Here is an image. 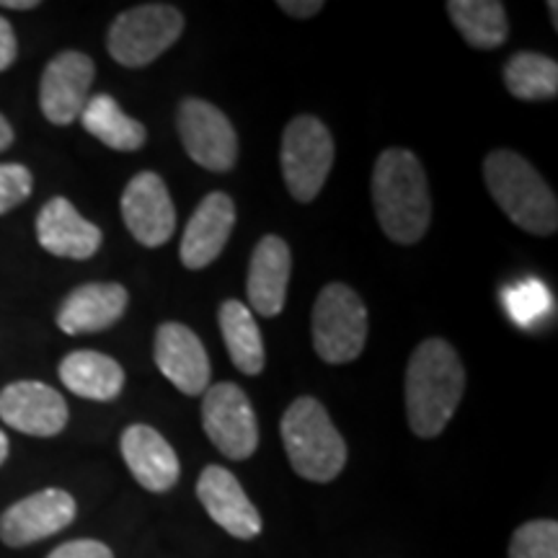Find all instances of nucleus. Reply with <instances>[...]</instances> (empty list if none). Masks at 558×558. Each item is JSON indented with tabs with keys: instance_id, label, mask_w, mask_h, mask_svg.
<instances>
[{
	"instance_id": "30",
	"label": "nucleus",
	"mask_w": 558,
	"mask_h": 558,
	"mask_svg": "<svg viewBox=\"0 0 558 558\" xmlns=\"http://www.w3.org/2000/svg\"><path fill=\"white\" fill-rule=\"evenodd\" d=\"M19 54V41H16V34H13V26L0 16V73H3L5 68L13 65V60H16Z\"/></svg>"
},
{
	"instance_id": "31",
	"label": "nucleus",
	"mask_w": 558,
	"mask_h": 558,
	"mask_svg": "<svg viewBox=\"0 0 558 558\" xmlns=\"http://www.w3.org/2000/svg\"><path fill=\"white\" fill-rule=\"evenodd\" d=\"M279 9H282L292 19H311V16H316V13L324 11V0H282V3H279Z\"/></svg>"
},
{
	"instance_id": "33",
	"label": "nucleus",
	"mask_w": 558,
	"mask_h": 558,
	"mask_svg": "<svg viewBox=\"0 0 558 558\" xmlns=\"http://www.w3.org/2000/svg\"><path fill=\"white\" fill-rule=\"evenodd\" d=\"M37 0H0V9H9V11H32L37 9Z\"/></svg>"
},
{
	"instance_id": "22",
	"label": "nucleus",
	"mask_w": 558,
	"mask_h": 558,
	"mask_svg": "<svg viewBox=\"0 0 558 558\" xmlns=\"http://www.w3.org/2000/svg\"><path fill=\"white\" fill-rule=\"evenodd\" d=\"M81 122L88 135L101 140L111 150L135 153L148 140V130L137 120H132L130 114H124L120 104L111 99L109 94L90 96L81 114Z\"/></svg>"
},
{
	"instance_id": "25",
	"label": "nucleus",
	"mask_w": 558,
	"mask_h": 558,
	"mask_svg": "<svg viewBox=\"0 0 558 558\" xmlns=\"http://www.w3.org/2000/svg\"><path fill=\"white\" fill-rule=\"evenodd\" d=\"M505 86L522 101L556 99L558 62L541 52H518L505 65Z\"/></svg>"
},
{
	"instance_id": "11",
	"label": "nucleus",
	"mask_w": 558,
	"mask_h": 558,
	"mask_svg": "<svg viewBox=\"0 0 558 558\" xmlns=\"http://www.w3.org/2000/svg\"><path fill=\"white\" fill-rule=\"evenodd\" d=\"M122 220L132 239L148 248L169 243L177 228V209H173L169 186L153 171H140L130 179L122 194Z\"/></svg>"
},
{
	"instance_id": "23",
	"label": "nucleus",
	"mask_w": 558,
	"mask_h": 558,
	"mask_svg": "<svg viewBox=\"0 0 558 558\" xmlns=\"http://www.w3.org/2000/svg\"><path fill=\"white\" fill-rule=\"evenodd\" d=\"M222 339L233 365L243 375H259L264 369V339L254 313L241 300H226L218 313Z\"/></svg>"
},
{
	"instance_id": "35",
	"label": "nucleus",
	"mask_w": 558,
	"mask_h": 558,
	"mask_svg": "<svg viewBox=\"0 0 558 558\" xmlns=\"http://www.w3.org/2000/svg\"><path fill=\"white\" fill-rule=\"evenodd\" d=\"M548 11H550V21H554V26H558V5L554 3V0H550V3H548Z\"/></svg>"
},
{
	"instance_id": "5",
	"label": "nucleus",
	"mask_w": 558,
	"mask_h": 558,
	"mask_svg": "<svg viewBox=\"0 0 558 558\" xmlns=\"http://www.w3.org/2000/svg\"><path fill=\"white\" fill-rule=\"evenodd\" d=\"M367 341V308L344 282H331L313 305V349L329 365H347L362 354Z\"/></svg>"
},
{
	"instance_id": "12",
	"label": "nucleus",
	"mask_w": 558,
	"mask_h": 558,
	"mask_svg": "<svg viewBox=\"0 0 558 558\" xmlns=\"http://www.w3.org/2000/svg\"><path fill=\"white\" fill-rule=\"evenodd\" d=\"M96 78V65L88 54L68 50L50 60L39 83V107L47 122L70 124L83 114L88 104L90 83Z\"/></svg>"
},
{
	"instance_id": "26",
	"label": "nucleus",
	"mask_w": 558,
	"mask_h": 558,
	"mask_svg": "<svg viewBox=\"0 0 558 558\" xmlns=\"http://www.w3.org/2000/svg\"><path fill=\"white\" fill-rule=\"evenodd\" d=\"M505 311L514 324L530 329L554 313V298L541 279H522L505 290Z\"/></svg>"
},
{
	"instance_id": "3",
	"label": "nucleus",
	"mask_w": 558,
	"mask_h": 558,
	"mask_svg": "<svg viewBox=\"0 0 558 558\" xmlns=\"http://www.w3.org/2000/svg\"><path fill=\"white\" fill-rule=\"evenodd\" d=\"M484 181L494 202L514 226L533 235L556 233V194L533 163L514 150H492L484 160Z\"/></svg>"
},
{
	"instance_id": "18",
	"label": "nucleus",
	"mask_w": 558,
	"mask_h": 558,
	"mask_svg": "<svg viewBox=\"0 0 558 558\" xmlns=\"http://www.w3.org/2000/svg\"><path fill=\"white\" fill-rule=\"evenodd\" d=\"M37 241L45 251L60 259H90L101 248V230L88 222L73 202L54 197L39 209L37 218Z\"/></svg>"
},
{
	"instance_id": "4",
	"label": "nucleus",
	"mask_w": 558,
	"mask_h": 558,
	"mask_svg": "<svg viewBox=\"0 0 558 558\" xmlns=\"http://www.w3.org/2000/svg\"><path fill=\"white\" fill-rule=\"evenodd\" d=\"M279 432H282L292 471L300 478L329 484L344 471L347 442L320 401L311 396L292 401L284 411Z\"/></svg>"
},
{
	"instance_id": "7",
	"label": "nucleus",
	"mask_w": 558,
	"mask_h": 558,
	"mask_svg": "<svg viewBox=\"0 0 558 558\" xmlns=\"http://www.w3.org/2000/svg\"><path fill=\"white\" fill-rule=\"evenodd\" d=\"M333 137L324 122L311 114H300L284 128L282 135V177L288 192L298 202H313L324 190L333 166Z\"/></svg>"
},
{
	"instance_id": "28",
	"label": "nucleus",
	"mask_w": 558,
	"mask_h": 558,
	"mask_svg": "<svg viewBox=\"0 0 558 558\" xmlns=\"http://www.w3.org/2000/svg\"><path fill=\"white\" fill-rule=\"evenodd\" d=\"M34 177L21 163H0V215L24 205L32 197Z\"/></svg>"
},
{
	"instance_id": "8",
	"label": "nucleus",
	"mask_w": 558,
	"mask_h": 558,
	"mask_svg": "<svg viewBox=\"0 0 558 558\" xmlns=\"http://www.w3.org/2000/svg\"><path fill=\"white\" fill-rule=\"evenodd\" d=\"M202 424L209 442L230 460H246L259 448L254 407L235 383H215L205 390Z\"/></svg>"
},
{
	"instance_id": "1",
	"label": "nucleus",
	"mask_w": 558,
	"mask_h": 558,
	"mask_svg": "<svg viewBox=\"0 0 558 558\" xmlns=\"http://www.w3.org/2000/svg\"><path fill=\"white\" fill-rule=\"evenodd\" d=\"M465 393V367L445 339H424L407 367V416L416 437H437Z\"/></svg>"
},
{
	"instance_id": "15",
	"label": "nucleus",
	"mask_w": 558,
	"mask_h": 558,
	"mask_svg": "<svg viewBox=\"0 0 558 558\" xmlns=\"http://www.w3.org/2000/svg\"><path fill=\"white\" fill-rule=\"evenodd\" d=\"M153 357L160 373L177 386L181 393L199 396L209 388V357L205 352L197 333L190 326L177 324H160L156 331V347H153Z\"/></svg>"
},
{
	"instance_id": "2",
	"label": "nucleus",
	"mask_w": 558,
	"mask_h": 558,
	"mask_svg": "<svg viewBox=\"0 0 558 558\" xmlns=\"http://www.w3.org/2000/svg\"><path fill=\"white\" fill-rule=\"evenodd\" d=\"M373 205L378 226L390 241L416 243L427 233L432 199L427 173L411 150H383L373 169Z\"/></svg>"
},
{
	"instance_id": "24",
	"label": "nucleus",
	"mask_w": 558,
	"mask_h": 558,
	"mask_svg": "<svg viewBox=\"0 0 558 558\" xmlns=\"http://www.w3.org/2000/svg\"><path fill=\"white\" fill-rule=\"evenodd\" d=\"M448 13L460 37L476 50H494L509 37L507 9L499 0H450Z\"/></svg>"
},
{
	"instance_id": "16",
	"label": "nucleus",
	"mask_w": 558,
	"mask_h": 558,
	"mask_svg": "<svg viewBox=\"0 0 558 558\" xmlns=\"http://www.w3.org/2000/svg\"><path fill=\"white\" fill-rule=\"evenodd\" d=\"M120 448L132 478L145 492L163 494L177 486L181 476L179 456L160 432L148 427V424H130L122 432Z\"/></svg>"
},
{
	"instance_id": "14",
	"label": "nucleus",
	"mask_w": 558,
	"mask_h": 558,
	"mask_svg": "<svg viewBox=\"0 0 558 558\" xmlns=\"http://www.w3.org/2000/svg\"><path fill=\"white\" fill-rule=\"evenodd\" d=\"M197 497L218 527L239 541H251L262 533L259 509L243 492L241 481L222 465H207L197 481Z\"/></svg>"
},
{
	"instance_id": "10",
	"label": "nucleus",
	"mask_w": 558,
	"mask_h": 558,
	"mask_svg": "<svg viewBox=\"0 0 558 558\" xmlns=\"http://www.w3.org/2000/svg\"><path fill=\"white\" fill-rule=\"evenodd\" d=\"M78 514L75 499L62 488H41L0 514V541L9 548H24L65 530Z\"/></svg>"
},
{
	"instance_id": "9",
	"label": "nucleus",
	"mask_w": 558,
	"mask_h": 558,
	"mask_svg": "<svg viewBox=\"0 0 558 558\" xmlns=\"http://www.w3.org/2000/svg\"><path fill=\"white\" fill-rule=\"evenodd\" d=\"M186 156L207 171L226 173L239 160V135L222 111L205 99H184L177 114Z\"/></svg>"
},
{
	"instance_id": "27",
	"label": "nucleus",
	"mask_w": 558,
	"mask_h": 558,
	"mask_svg": "<svg viewBox=\"0 0 558 558\" xmlns=\"http://www.w3.org/2000/svg\"><path fill=\"white\" fill-rule=\"evenodd\" d=\"M509 558H558V522L533 520L514 530Z\"/></svg>"
},
{
	"instance_id": "17",
	"label": "nucleus",
	"mask_w": 558,
	"mask_h": 558,
	"mask_svg": "<svg viewBox=\"0 0 558 558\" xmlns=\"http://www.w3.org/2000/svg\"><path fill=\"white\" fill-rule=\"evenodd\" d=\"M292 275L290 246L279 235H264L256 243L248 264V308L264 318H275L284 311L288 300V284Z\"/></svg>"
},
{
	"instance_id": "6",
	"label": "nucleus",
	"mask_w": 558,
	"mask_h": 558,
	"mask_svg": "<svg viewBox=\"0 0 558 558\" xmlns=\"http://www.w3.org/2000/svg\"><path fill=\"white\" fill-rule=\"evenodd\" d=\"M181 32H184V16L177 5L143 3L114 19L107 47L120 65L143 68L169 50Z\"/></svg>"
},
{
	"instance_id": "21",
	"label": "nucleus",
	"mask_w": 558,
	"mask_h": 558,
	"mask_svg": "<svg viewBox=\"0 0 558 558\" xmlns=\"http://www.w3.org/2000/svg\"><path fill=\"white\" fill-rule=\"evenodd\" d=\"M60 380L81 399L107 403L122 393L124 369L107 354L81 349L60 362Z\"/></svg>"
},
{
	"instance_id": "20",
	"label": "nucleus",
	"mask_w": 558,
	"mask_h": 558,
	"mask_svg": "<svg viewBox=\"0 0 558 558\" xmlns=\"http://www.w3.org/2000/svg\"><path fill=\"white\" fill-rule=\"evenodd\" d=\"M130 295L117 282H94L83 284L65 298L58 311L60 331L78 337V333H94L114 326L128 311Z\"/></svg>"
},
{
	"instance_id": "19",
	"label": "nucleus",
	"mask_w": 558,
	"mask_h": 558,
	"mask_svg": "<svg viewBox=\"0 0 558 558\" xmlns=\"http://www.w3.org/2000/svg\"><path fill=\"white\" fill-rule=\"evenodd\" d=\"M235 226V205L226 192H213L194 209L181 239V264L186 269H205L226 248Z\"/></svg>"
},
{
	"instance_id": "29",
	"label": "nucleus",
	"mask_w": 558,
	"mask_h": 558,
	"mask_svg": "<svg viewBox=\"0 0 558 558\" xmlns=\"http://www.w3.org/2000/svg\"><path fill=\"white\" fill-rule=\"evenodd\" d=\"M47 558H114V554H111V548L104 546L101 541L81 538L62 543V546L54 548Z\"/></svg>"
},
{
	"instance_id": "13",
	"label": "nucleus",
	"mask_w": 558,
	"mask_h": 558,
	"mask_svg": "<svg viewBox=\"0 0 558 558\" xmlns=\"http://www.w3.org/2000/svg\"><path fill=\"white\" fill-rule=\"evenodd\" d=\"M0 418L32 437H54L68 427V403L39 380H19L0 390Z\"/></svg>"
},
{
	"instance_id": "34",
	"label": "nucleus",
	"mask_w": 558,
	"mask_h": 558,
	"mask_svg": "<svg viewBox=\"0 0 558 558\" xmlns=\"http://www.w3.org/2000/svg\"><path fill=\"white\" fill-rule=\"evenodd\" d=\"M9 448H11L9 437H5V432L0 429V465H3L5 458H9Z\"/></svg>"
},
{
	"instance_id": "32",
	"label": "nucleus",
	"mask_w": 558,
	"mask_h": 558,
	"mask_svg": "<svg viewBox=\"0 0 558 558\" xmlns=\"http://www.w3.org/2000/svg\"><path fill=\"white\" fill-rule=\"evenodd\" d=\"M11 145H13V128L9 124V120L0 114V153H3L5 148H11Z\"/></svg>"
}]
</instances>
